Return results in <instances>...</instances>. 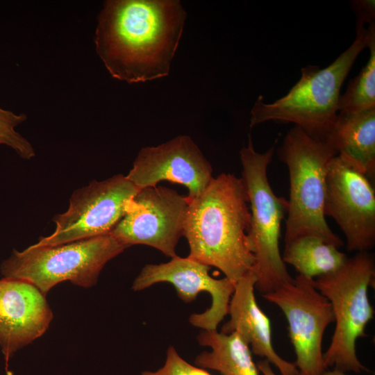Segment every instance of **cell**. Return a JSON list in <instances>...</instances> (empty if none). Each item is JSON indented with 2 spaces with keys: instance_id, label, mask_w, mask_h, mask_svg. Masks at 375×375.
<instances>
[{
  "instance_id": "cell-19",
  "label": "cell",
  "mask_w": 375,
  "mask_h": 375,
  "mask_svg": "<svg viewBox=\"0 0 375 375\" xmlns=\"http://www.w3.org/2000/svg\"><path fill=\"white\" fill-rule=\"evenodd\" d=\"M370 56L367 63L348 84L339 97L338 112H353L375 108V31L368 46Z\"/></svg>"
},
{
  "instance_id": "cell-21",
  "label": "cell",
  "mask_w": 375,
  "mask_h": 375,
  "mask_svg": "<svg viewBox=\"0 0 375 375\" xmlns=\"http://www.w3.org/2000/svg\"><path fill=\"white\" fill-rule=\"evenodd\" d=\"M140 375H211L206 369L184 360L173 346H169L162 367L156 371H144Z\"/></svg>"
},
{
  "instance_id": "cell-2",
  "label": "cell",
  "mask_w": 375,
  "mask_h": 375,
  "mask_svg": "<svg viewBox=\"0 0 375 375\" xmlns=\"http://www.w3.org/2000/svg\"><path fill=\"white\" fill-rule=\"evenodd\" d=\"M251 212L241 178L222 173L189 201L183 235L188 257L219 269L236 283L253 271L249 232Z\"/></svg>"
},
{
  "instance_id": "cell-22",
  "label": "cell",
  "mask_w": 375,
  "mask_h": 375,
  "mask_svg": "<svg viewBox=\"0 0 375 375\" xmlns=\"http://www.w3.org/2000/svg\"><path fill=\"white\" fill-rule=\"evenodd\" d=\"M351 8L357 16L356 26L364 27L365 23L374 24L375 3L374 0L351 1Z\"/></svg>"
},
{
  "instance_id": "cell-12",
  "label": "cell",
  "mask_w": 375,
  "mask_h": 375,
  "mask_svg": "<svg viewBox=\"0 0 375 375\" xmlns=\"http://www.w3.org/2000/svg\"><path fill=\"white\" fill-rule=\"evenodd\" d=\"M210 267L188 256H176L169 262L143 267L133 281L132 290L140 291L158 283H168L185 303L194 301L200 292H206L211 297L210 306L203 312L191 315L189 322L202 330H217L228 313L235 283L226 277H212L209 274Z\"/></svg>"
},
{
  "instance_id": "cell-9",
  "label": "cell",
  "mask_w": 375,
  "mask_h": 375,
  "mask_svg": "<svg viewBox=\"0 0 375 375\" xmlns=\"http://www.w3.org/2000/svg\"><path fill=\"white\" fill-rule=\"evenodd\" d=\"M262 296L278 306L287 319L299 375H321L326 369L323 336L334 316L329 301L315 288L314 278L299 274Z\"/></svg>"
},
{
  "instance_id": "cell-24",
  "label": "cell",
  "mask_w": 375,
  "mask_h": 375,
  "mask_svg": "<svg viewBox=\"0 0 375 375\" xmlns=\"http://www.w3.org/2000/svg\"><path fill=\"white\" fill-rule=\"evenodd\" d=\"M321 375H347L346 372L338 369H333L332 370L326 369Z\"/></svg>"
},
{
  "instance_id": "cell-5",
  "label": "cell",
  "mask_w": 375,
  "mask_h": 375,
  "mask_svg": "<svg viewBox=\"0 0 375 375\" xmlns=\"http://www.w3.org/2000/svg\"><path fill=\"white\" fill-rule=\"evenodd\" d=\"M372 256L358 252L347 258L337 271L314 279L315 288L330 302L335 328L330 345L323 354L324 366L340 371L361 373L368 369L357 357L356 344L365 337V328L374 317L368 289L374 283Z\"/></svg>"
},
{
  "instance_id": "cell-11",
  "label": "cell",
  "mask_w": 375,
  "mask_h": 375,
  "mask_svg": "<svg viewBox=\"0 0 375 375\" xmlns=\"http://www.w3.org/2000/svg\"><path fill=\"white\" fill-rule=\"evenodd\" d=\"M324 215L336 222L349 251L367 252L375 243V192L369 178L339 155L328 165Z\"/></svg>"
},
{
  "instance_id": "cell-10",
  "label": "cell",
  "mask_w": 375,
  "mask_h": 375,
  "mask_svg": "<svg viewBox=\"0 0 375 375\" xmlns=\"http://www.w3.org/2000/svg\"><path fill=\"white\" fill-rule=\"evenodd\" d=\"M188 206L187 196L175 190L158 185L141 189L110 233L127 247L147 245L173 258Z\"/></svg>"
},
{
  "instance_id": "cell-18",
  "label": "cell",
  "mask_w": 375,
  "mask_h": 375,
  "mask_svg": "<svg viewBox=\"0 0 375 375\" xmlns=\"http://www.w3.org/2000/svg\"><path fill=\"white\" fill-rule=\"evenodd\" d=\"M347 256L335 245L311 235L301 236L285 243L282 256L299 275L314 278L334 272L346 262Z\"/></svg>"
},
{
  "instance_id": "cell-16",
  "label": "cell",
  "mask_w": 375,
  "mask_h": 375,
  "mask_svg": "<svg viewBox=\"0 0 375 375\" xmlns=\"http://www.w3.org/2000/svg\"><path fill=\"white\" fill-rule=\"evenodd\" d=\"M325 142L368 178L375 170V108L338 112Z\"/></svg>"
},
{
  "instance_id": "cell-14",
  "label": "cell",
  "mask_w": 375,
  "mask_h": 375,
  "mask_svg": "<svg viewBox=\"0 0 375 375\" xmlns=\"http://www.w3.org/2000/svg\"><path fill=\"white\" fill-rule=\"evenodd\" d=\"M53 319L46 299L35 285L21 279H0V348L5 369L19 349L42 336Z\"/></svg>"
},
{
  "instance_id": "cell-23",
  "label": "cell",
  "mask_w": 375,
  "mask_h": 375,
  "mask_svg": "<svg viewBox=\"0 0 375 375\" xmlns=\"http://www.w3.org/2000/svg\"><path fill=\"white\" fill-rule=\"evenodd\" d=\"M257 367L262 375H276L271 367V364L265 359L259 361Z\"/></svg>"
},
{
  "instance_id": "cell-13",
  "label": "cell",
  "mask_w": 375,
  "mask_h": 375,
  "mask_svg": "<svg viewBox=\"0 0 375 375\" xmlns=\"http://www.w3.org/2000/svg\"><path fill=\"white\" fill-rule=\"evenodd\" d=\"M126 176L140 190L164 181L183 185L189 201L199 196L213 178L210 163L188 135L142 148Z\"/></svg>"
},
{
  "instance_id": "cell-8",
  "label": "cell",
  "mask_w": 375,
  "mask_h": 375,
  "mask_svg": "<svg viewBox=\"0 0 375 375\" xmlns=\"http://www.w3.org/2000/svg\"><path fill=\"white\" fill-rule=\"evenodd\" d=\"M140 190L123 174L92 181L76 190L67 210L54 217V232L35 244L56 246L110 233Z\"/></svg>"
},
{
  "instance_id": "cell-15",
  "label": "cell",
  "mask_w": 375,
  "mask_h": 375,
  "mask_svg": "<svg viewBox=\"0 0 375 375\" xmlns=\"http://www.w3.org/2000/svg\"><path fill=\"white\" fill-rule=\"evenodd\" d=\"M256 277L252 271L235 283L228 313L221 332L237 333L256 356L274 365L281 375H299L294 363L282 358L272 342L270 320L259 308L254 294Z\"/></svg>"
},
{
  "instance_id": "cell-17",
  "label": "cell",
  "mask_w": 375,
  "mask_h": 375,
  "mask_svg": "<svg viewBox=\"0 0 375 375\" xmlns=\"http://www.w3.org/2000/svg\"><path fill=\"white\" fill-rule=\"evenodd\" d=\"M201 346L210 348L198 354L195 365L222 375H259L249 346L235 333L202 330L197 337Z\"/></svg>"
},
{
  "instance_id": "cell-20",
  "label": "cell",
  "mask_w": 375,
  "mask_h": 375,
  "mask_svg": "<svg viewBox=\"0 0 375 375\" xmlns=\"http://www.w3.org/2000/svg\"><path fill=\"white\" fill-rule=\"evenodd\" d=\"M26 119L24 113L18 115L0 108V145L8 146L21 158L29 160L35 156V151L31 144L15 129Z\"/></svg>"
},
{
  "instance_id": "cell-3",
  "label": "cell",
  "mask_w": 375,
  "mask_h": 375,
  "mask_svg": "<svg viewBox=\"0 0 375 375\" xmlns=\"http://www.w3.org/2000/svg\"><path fill=\"white\" fill-rule=\"evenodd\" d=\"M374 24L356 27L352 44L328 67L308 65L289 92L271 103L260 96L251 110L250 127L267 121L292 122L310 136L325 141L338 113L343 81L361 51L368 46Z\"/></svg>"
},
{
  "instance_id": "cell-1",
  "label": "cell",
  "mask_w": 375,
  "mask_h": 375,
  "mask_svg": "<svg viewBox=\"0 0 375 375\" xmlns=\"http://www.w3.org/2000/svg\"><path fill=\"white\" fill-rule=\"evenodd\" d=\"M186 12L178 0H108L98 15L96 51L110 75L128 83L169 74Z\"/></svg>"
},
{
  "instance_id": "cell-4",
  "label": "cell",
  "mask_w": 375,
  "mask_h": 375,
  "mask_svg": "<svg viewBox=\"0 0 375 375\" xmlns=\"http://www.w3.org/2000/svg\"><path fill=\"white\" fill-rule=\"evenodd\" d=\"M336 155L328 143L310 136L297 126L285 135L278 149L279 158L288 167L290 178L285 243L311 235L338 248L343 245L329 228L324 215L327 167Z\"/></svg>"
},
{
  "instance_id": "cell-6",
  "label": "cell",
  "mask_w": 375,
  "mask_h": 375,
  "mask_svg": "<svg viewBox=\"0 0 375 375\" xmlns=\"http://www.w3.org/2000/svg\"><path fill=\"white\" fill-rule=\"evenodd\" d=\"M275 144L259 153L255 150L249 135L247 146L240 152L241 178L247 190L251 212L249 240L255 258V288L262 295L293 279L279 249L281 225L287 214L288 200L274 192L267 176Z\"/></svg>"
},
{
  "instance_id": "cell-7",
  "label": "cell",
  "mask_w": 375,
  "mask_h": 375,
  "mask_svg": "<svg viewBox=\"0 0 375 375\" xmlns=\"http://www.w3.org/2000/svg\"><path fill=\"white\" fill-rule=\"evenodd\" d=\"M128 248L111 233L56 246L33 244L24 251L13 249L1 265L4 278L26 281L46 294L65 281L90 288L105 265Z\"/></svg>"
}]
</instances>
